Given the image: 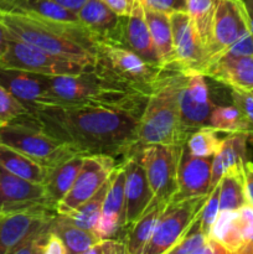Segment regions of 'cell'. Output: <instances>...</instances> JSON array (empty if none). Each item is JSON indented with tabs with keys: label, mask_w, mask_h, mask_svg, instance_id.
I'll use <instances>...</instances> for the list:
<instances>
[{
	"label": "cell",
	"mask_w": 253,
	"mask_h": 254,
	"mask_svg": "<svg viewBox=\"0 0 253 254\" xmlns=\"http://www.w3.org/2000/svg\"><path fill=\"white\" fill-rule=\"evenodd\" d=\"M0 212H2V196H1V191H0Z\"/></svg>",
	"instance_id": "49"
},
{
	"label": "cell",
	"mask_w": 253,
	"mask_h": 254,
	"mask_svg": "<svg viewBox=\"0 0 253 254\" xmlns=\"http://www.w3.org/2000/svg\"><path fill=\"white\" fill-rule=\"evenodd\" d=\"M94 68L99 73L150 94L169 68L149 64L126 45L97 40Z\"/></svg>",
	"instance_id": "6"
},
{
	"label": "cell",
	"mask_w": 253,
	"mask_h": 254,
	"mask_svg": "<svg viewBox=\"0 0 253 254\" xmlns=\"http://www.w3.org/2000/svg\"><path fill=\"white\" fill-rule=\"evenodd\" d=\"M57 216L51 207L37 206L0 215V254H14L31 238L50 232Z\"/></svg>",
	"instance_id": "9"
},
{
	"label": "cell",
	"mask_w": 253,
	"mask_h": 254,
	"mask_svg": "<svg viewBox=\"0 0 253 254\" xmlns=\"http://www.w3.org/2000/svg\"><path fill=\"white\" fill-rule=\"evenodd\" d=\"M208 193L169 202L144 254H169L198 220Z\"/></svg>",
	"instance_id": "8"
},
{
	"label": "cell",
	"mask_w": 253,
	"mask_h": 254,
	"mask_svg": "<svg viewBox=\"0 0 253 254\" xmlns=\"http://www.w3.org/2000/svg\"><path fill=\"white\" fill-rule=\"evenodd\" d=\"M218 212H220V185L217 184L208 193L207 200H206L205 206L198 217V225H200L201 231L208 238H210L211 228L217 218Z\"/></svg>",
	"instance_id": "38"
},
{
	"label": "cell",
	"mask_w": 253,
	"mask_h": 254,
	"mask_svg": "<svg viewBox=\"0 0 253 254\" xmlns=\"http://www.w3.org/2000/svg\"><path fill=\"white\" fill-rule=\"evenodd\" d=\"M0 215H1V212H0Z\"/></svg>",
	"instance_id": "50"
},
{
	"label": "cell",
	"mask_w": 253,
	"mask_h": 254,
	"mask_svg": "<svg viewBox=\"0 0 253 254\" xmlns=\"http://www.w3.org/2000/svg\"><path fill=\"white\" fill-rule=\"evenodd\" d=\"M252 92H253V91H252Z\"/></svg>",
	"instance_id": "51"
},
{
	"label": "cell",
	"mask_w": 253,
	"mask_h": 254,
	"mask_svg": "<svg viewBox=\"0 0 253 254\" xmlns=\"http://www.w3.org/2000/svg\"><path fill=\"white\" fill-rule=\"evenodd\" d=\"M87 254H128L124 241L116 238L99 240Z\"/></svg>",
	"instance_id": "42"
},
{
	"label": "cell",
	"mask_w": 253,
	"mask_h": 254,
	"mask_svg": "<svg viewBox=\"0 0 253 254\" xmlns=\"http://www.w3.org/2000/svg\"><path fill=\"white\" fill-rule=\"evenodd\" d=\"M111 10H113L118 16L126 17L133 10L136 0H102Z\"/></svg>",
	"instance_id": "44"
},
{
	"label": "cell",
	"mask_w": 253,
	"mask_h": 254,
	"mask_svg": "<svg viewBox=\"0 0 253 254\" xmlns=\"http://www.w3.org/2000/svg\"><path fill=\"white\" fill-rule=\"evenodd\" d=\"M0 165L10 173L37 184H45L51 169L41 165L30 156L0 143Z\"/></svg>",
	"instance_id": "28"
},
{
	"label": "cell",
	"mask_w": 253,
	"mask_h": 254,
	"mask_svg": "<svg viewBox=\"0 0 253 254\" xmlns=\"http://www.w3.org/2000/svg\"><path fill=\"white\" fill-rule=\"evenodd\" d=\"M29 113L30 109L24 103L12 96L6 88L0 86V128Z\"/></svg>",
	"instance_id": "37"
},
{
	"label": "cell",
	"mask_w": 253,
	"mask_h": 254,
	"mask_svg": "<svg viewBox=\"0 0 253 254\" xmlns=\"http://www.w3.org/2000/svg\"><path fill=\"white\" fill-rule=\"evenodd\" d=\"M0 191L2 212L45 206L56 210L50 202L44 184H37L10 173L0 165Z\"/></svg>",
	"instance_id": "16"
},
{
	"label": "cell",
	"mask_w": 253,
	"mask_h": 254,
	"mask_svg": "<svg viewBox=\"0 0 253 254\" xmlns=\"http://www.w3.org/2000/svg\"><path fill=\"white\" fill-rule=\"evenodd\" d=\"M211 158H197L188 150L185 145L181 151L178 171V190L173 201L185 200L210 193L211 189Z\"/></svg>",
	"instance_id": "18"
},
{
	"label": "cell",
	"mask_w": 253,
	"mask_h": 254,
	"mask_svg": "<svg viewBox=\"0 0 253 254\" xmlns=\"http://www.w3.org/2000/svg\"><path fill=\"white\" fill-rule=\"evenodd\" d=\"M0 143L9 145L46 168L52 169L77 154H83L42 128L31 113L0 128Z\"/></svg>",
	"instance_id": "5"
},
{
	"label": "cell",
	"mask_w": 253,
	"mask_h": 254,
	"mask_svg": "<svg viewBox=\"0 0 253 254\" xmlns=\"http://www.w3.org/2000/svg\"><path fill=\"white\" fill-rule=\"evenodd\" d=\"M41 254H68V252H67V248L64 247L61 238L55 232L50 231L46 241L42 246Z\"/></svg>",
	"instance_id": "43"
},
{
	"label": "cell",
	"mask_w": 253,
	"mask_h": 254,
	"mask_svg": "<svg viewBox=\"0 0 253 254\" xmlns=\"http://www.w3.org/2000/svg\"><path fill=\"white\" fill-rule=\"evenodd\" d=\"M144 7L150 10L173 14L175 11H186V0H140Z\"/></svg>",
	"instance_id": "41"
},
{
	"label": "cell",
	"mask_w": 253,
	"mask_h": 254,
	"mask_svg": "<svg viewBox=\"0 0 253 254\" xmlns=\"http://www.w3.org/2000/svg\"><path fill=\"white\" fill-rule=\"evenodd\" d=\"M178 91L179 69H168L155 83L139 117L136 150L156 144L185 145L188 135L181 126Z\"/></svg>",
	"instance_id": "4"
},
{
	"label": "cell",
	"mask_w": 253,
	"mask_h": 254,
	"mask_svg": "<svg viewBox=\"0 0 253 254\" xmlns=\"http://www.w3.org/2000/svg\"><path fill=\"white\" fill-rule=\"evenodd\" d=\"M217 2L218 0H186V12L205 49V56Z\"/></svg>",
	"instance_id": "33"
},
{
	"label": "cell",
	"mask_w": 253,
	"mask_h": 254,
	"mask_svg": "<svg viewBox=\"0 0 253 254\" xmlns=\"http://www.w3.org/2000/svg\"><path fill=\"white\" fill-rule=\"evenodd\" d=\"M126 173L124 166H117L109 178L108 188L104 196L101 217L93 232L101 240L114 238L117 233L126 228Z\"/></svg>",
	"instance_id": "17"
},
{
	"label": "cell",
	"mask_w": 253,
	"mask_h": 254,
	"mask_svg": "<svg viewBox=\"0 0 253 254\" xmlns=\"http://www.w3.org/2000/svg\"><path fill=\"white\" fill-rule=\"evenodd\" d=\"M169 254H227V252L215 240L203 235L197 220L183 240L171 248Z\"/></svg>",
	"instance_id": "32"
},
{
	"label": "cell",
	"mask_w": 253,
	"mask_h": 254,
	"mask_svg": "<svg viewBox=\"0 0 253 254\" xmlns=\"http://www.w3.org/2000/svg\"><path fill=\"white\" fill-rule=\"evenodd\" d=\"M144 12L159 62L165 68L174 69L173 30L170 15L150 10L148 7H144Z\"/></svg>",
	"instance_id": "26"
},
{
	"label": "cell",
	"mask_w": 253,
	"mask_h": 254,
	"mask_svg": "<svg viewBox=\"0 0 253 254\" xmlns=\"http://www.w3.org/2000/svg\"><path fill=\"white\" fill-rule=\"evenodd\" d=\"M10 39V34L7 31V29L5 27V25L2 24L1 19H0V59L4 55L5 50L7 47V42H9Z\"/></svg>",
	"instance_id": "47"
},
{
	"label": "cell",
	"mask_w": 253,
	"mask_h": 254,
	"mask_svg": "<svg viewBox=\"0 0 253 254\" xmlns=\"http://www.w3.org/2000/svg\"><path fill=\"white\" fill-rule=\"evenodd\" d=\"M245 4L246 10H247L248 19H250V27H251V34L253 36V0H242Z\"/></svg>",
	"instance_id": "48"
},
{
	"label": "cell",
	"mask_w": 253,
	"mask_h": 254,
	"mask_svg": "<svg viewBox=\"0 0 253 254\" xmlns=\"http://www.w3.org/2000/svg\"><path fill=\"white\" fill-rule=\"evenodd\" d=\"M77 16L97 40L122 44L124 17L118 16L102 0H87L78 10Z\"/></svg>",
	"instance_id": "21"
},
{
	"label": "cell",
	"mask_w": 253,
	"mask_h": 254,
	"mask_svg": "<svg viewBox=\"0 0 253 254\" xmlns=\"http://www.w3.org/2000/svg\"><path fill=\"white\" fill-rule=\"evenodd\" d=\"M222 138L218 136V131L210 126L196 129L189 135L185 146L192 155L197 158H213L220 149Z\"/></svg>",
	"instance_id": "36"
},
{
	"label": "cell",
	"mask_w": 253,
	"mask_h": 254,
	"mask_svg": "<svg viewBox=\"0 0 253 254\" xmlns=\"http://www.w3.org/2000/svg\"><path fill=\"white\" fill-rule=\"evenodd\" d=\"M122 44L138 54L149 64L161 66L156 56L155 49H154L150 30H149L144 6L140 0H136L129 16L124 17Z\"/></svg>",
	"instance_id": "22"
},
{
	"label": "cell",
	"mask_w": 253,
	"mask_h": 254,
	"mask_svg": "<svg viewBox=\"0 0 253 254\" xmlns=\"http://www.w3.org/2000/svg\"><path fill=\"white\" fill-rule=\"evenodd\" d=\"M49 133L83 154L124 158L136 150L139 116L87 106L46 107L30 112Z\"/></svg>",
	"instance_id": "1"
},
{
	"label": "cell",
	"mask_w": 253,
	"mask_h": 254,
	"mask_svg": "<svg viewBox=\"0 0 253 254\" xmlns=\"http://www.w3.org/2000/svg\"><path fill=\"white\" fill-rule=\"evenodd\" d=\"M242 251L241 254H253V206L246 203L238 210Z\"/></svg>",
	"instance_id": "39"
},
{
	"label": "cell",
	"mask_w": 253,
	"mask_h": 254,
	"mask_svg": "<svg viewBox=\"0 0 253 254\" xmlns=\"http://www.w3.org/2000/svg\"><path fill=\"white\" fill-rule=\"evenodd\" d=\"M52 1L57 2V4L61 5V6L64 7V9L77 14L78 10L82 7V5H83L87 0H52Z\"/></svg>",
	"instance_id": "46"
},
{
	"label": "cell",
	"mask_w": 253,
	"mask_h": 254,
	"mask_svg": "<svg viewBox=\"0 0 253 254\" xmlns=\"http://www.w3.org/2000/svg\"><path fill=\"white\" fill-rule=\"evenodd\" d=\"M233 104L240 109L250 128V141L253 143V92L242 89H231Z\"/></svg>",
	"instance_id": "40"
},
{
	"label": "cell",
	"mask_w": 253,
	"mask_h": 254,
	"mask_svg": "<svg viewBox=\"0 0 253 254\" xmlns=\"http://www.w3.org/2000/svg\"><path fill=\"white\" fill-rule=\"evenodd\" d=\"M51 231L61 238L68 254H87L101 240L93 231L78 227L72 223L67 216L60 213H57L52 223Z\"/></svg>",
	"instance_id": "29"
},
{
	"label": "cell",
	"mask_w": 253,
	"mask_h": 254,
	"mask_svg": "<svg viewBox=\"0 0 253 254\" xmlns=\"http://www.w3.org/2000/svg\"><path fill=\"white\" fill-rule=\"evenodd\" d=\"M50 89L66 106L96 107L140 117L149 93L99 73L96 68L72 76L47 77Z\"/></svg>",
	"instance_id": "3"
},
{
	"label": "cell",
	"mask_w": 253,
	"mask_h": 254,
	"mask_svg": "<svg viewBox=\"0 0 253 254\" xmlns=\"http://www.w3.org/2000/svg\"><path fill=\"white\" fill-rule=\"evenodd\" d=\"M248 136L242 133L228 134L222 138L220 149L212 158L211 166V189L215 188L223 174L231 166L243 164L247 161V144Z\"/></svg>",
	"instance_id": "24"
},
{
	"label": "cell",
	"mask_w": 253,
	"mask_h": 254,
	"mask_svg": "<svg viewBox=\"0 0 253 254\" xmlns=\"http://www.w3.org/2000/svg\"><path fill=\"white\" fill-rule=\"evenodd\" d=\"M208 126L217 131H223L226 134H246L250 140V128H248L247 122L245 121L242 113L235 104L215 106V108L211 112Z\"/></svg>",
	"instance_id": "34"
},
{
	"label": "cell",
	"mask_w": 253,
	"mask_h": 254,
	"mask_svg": "<svg viewBox=\"0 0 253 254\" xmlns=\"http://www.w3.org/2000/svg\"><path fill=\"white\" fill-rule=\"evenodd\" d=\"M201 72L231 89L253 91V55L220 56L208 62Z\"/></svg>",
	"instance_id": "20"
},
{
	"label": "cell",
	"mask_w": 253,
	"mask_h": 254,
	"mask_svg": "<svg viewBox=\"0 0 253 254\" xmlns=\"http://www.w3.org/2000/svg\"><path fill=\"white\" fill-rule=\"evenodd\" d=\"M248 32H251L250 19L242 0H218L203 66L208 60L230 47Z\"/></svg>",
	"instance_id": "13"
},
{
	"label": "cell",
	"mask_w": 253,
	"mask_h": 254,
	"mask_svg": "<svg viewBox=\"0 0 253 254\" xmlns=\"http://www.w3.org/2000/svg\"><path fill=\"white\" fill-rule=\"evenodd\" d=\"M0 11L63 22H81L74 12L52 0H0Z\"/></svg>",
	"instance_id": "25"
},
{
	"label": "cell",
	"mask_w": 253,
	"mask_h": 254,
	"mask_svg": "<svg viewBox=\"0 0 253 254\" xmlns=\"http://www.w3.org/2000/svg\"><path fill=\"white\" fill-rule=\"evenodd\" d=\"M123 166L126 173V228H128L145 211L154 195L135 153L126 156Z\"/></svg>",
	"instance_id": "19"
},
{
	"label": "cell",
	"mask_w": 253,
	"mask_h": 254,
	"mask_svg": "<svg viewBox=\"0 0 253 254\" xmlns=\"http://www.w3.org/2000/svg\"><path fill=\"white\" fill-rule=\"evenodd\" d=\"M0 19L15 39L87 66L96 64L97 39L81 22L55 21L5 11H0Z\"/></svg>",
	"instance_id": "2"
},
{
	"label": "cell",
	"mask_w": 253,
	"mask_h": 254,
	"mask_svg": "<svg viewBox=\"0 0 253 254\" xmlns=\"http://www.w3.org/2000/svg\"><path fill=\"white\" fill-rule=\"evenodd\" d=\"M0 86L16 97L30 112L46 107L66 106L52 93L47 76L0 66Z\"/></svg>",
	"instance_id": "14"
},
{
	"label": "cell",
	"mask_w": 253,
	"mask_h": 254,
	"mask_svg": "<svg viewBox=\"0 0 253 254\" xmlns=\"http://www.w3.org/2000/svg\"><path fill=\"white\" fill-rule=\"evenodd\" d=\"M108 181L99 189L96 195L92 196L89 200L79 205L76 210H73L72 212L67 213L64 216H67V218L72 223L78 226V227L88 231H93L99 217H101L104 196H106L107 188H108Z\"/></svg>",
	"instance_id": "35"
},
{
	"label": "cell",
	"mask_w": 253,
	"mask_h": 254,
	"mask_svg": "<svg viewBox=\"0 0 253 254\" xmlns=\"http://www.w3.org/2000/svg\"><path fill=\"white\" fill-rule=\"evenodd\" d=\"M169 202L154 197L143 213L128 227L124 242L128 254H144V250L150 242L156 225Z\"/></svg>",
	"instance_id": "23"
},
{
	"label": "cell",
	"mask_w": 253,
	"mask_h": 254,
	"mask_svg": "<svg viewBox=\"0 0 253 254\" xmlns=\"http://www.w3.org/2000/svg\"><path fill=\"white\" fill-rule=\"evenodd\" d=\"M84 155L86 154H77L50 170L44 186L50 202L55 207L73 186L77 175L83 165Z\"/></svg>",
	"instance_id": "27"
},
{
	"label": "cell",
	"mask_w": 253,
	"mask_h": 254,
	"mask_svg": "<svg viewBox=\"0 0 253 254\" xmlns=\"http://www.w3.org/2000/svg\"><path fill=\"white\" fill-rule=\"evenodd\" d=\"M180 121L185 134L208 126L215 104L210 98L206 76L197 69L179 71L178 91Z\"/></svg>",
	"instance_id": "11"
},
{
	"label": "cell",
	"mask_w": 253,
	"mask_h": 254,
	"mask_svg": "<svg viewBox=\"0 0 253 254\" xmlns=\"http://www.w3.org/2000/svg\"><path fill=\"white\" fill-rule=\"evenodd\" d=\"M184 145H146L135 151L154 197L170 202L178 190V171Z\"/></svg>",
	"instance_id": "10"
},
{
	"label": "cell",
	"mask_w": 253,
	"mask_h": 254,
	"mask_svg": "<svg viewBox=\"0 0 253 254\" xmlns=\"http://www.w3.org/2000/svg\"><path fill=\"white\" fill-rule=\"evenodd\" d=\"M0 66L22 69L47 77L79 74L94 67L50 54L34 45L15 39L11 35L6 50L0 59Z\"/></svg>",
	"instance_id": "7"
},
{
	"label": "cell",
	"mask_w": 253,
	"mask_h": 254,
	"mask_svg": "<svg viewBox=\"0 0 253 254\" xmlns=\"http://www.w3.org/2000/svg\"><path fill=\"white\" fill-rule=\"evenodd\" d=\"M173 30L174 69L188 71L197 69L201 72L205 64V49L186 11L170 14Z\"/></svg>",
	"instance_id": "15"
},
{
	"label": "cell",
	"mask_w": 253,
	"mask_h": 254,
	"mask_svg": "<svg viewBox=\"0 0 253 254\" xmlns=\"http://www.w3.org/2000/svg\"><path fill=\"white\" fill-rule=\"evenodd\" d=\"M210 238L222 246L227 254H241L242 240L238 210L220 211L211 228Z\"/></svg>",
	"instance_id": "31"
},
{
	"label": "cell",
	"mask_w": 253,
	"mask_h": 254,
	"mask_svg": "<svg viewBox=\"0 0 253 254\" xmlns=\"http://www.w3.org/2000/svg\"><path fill=\"white\" fill-rule=\"evenodd\" d=\"M117 166L114 156L108 154H86L73 186L57 203V213L67 215L96 195L109 180Z\"/></svg>",
	"instance_id": "12"
},
{
	"label": "cell",
	"mask_w": 253,
	"mask_h": 254,
	"mask_svg": "<svg viewBox=\"0 0 253 254\" xmlns=\"http://www.w3.org/2000/svg\"><path fill=\"white\" fill-rule=\"evenodd\" d=\"M243 178L247 201L253 206V161L247 160L243 164Z\"/></svg>",
	"instance_id": "45"
},
{
	"label": "cell",
	"mask_w": 253,
	"mask_h": 254,
	"mask_svg": "<svg viewBox=\"0 0 253 254\" xmlns=\"http://www.w3.org/2000/svg\"><path fill=\"white\" fill-rule=\"evenodd\" d=\"M243 164L233 165L227 169L218 183L220 185V211L240 210L242 206L248 202L245 190Z\"/></svg>",
	"instance_id": "30"
}]
</instances>
